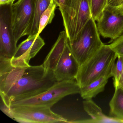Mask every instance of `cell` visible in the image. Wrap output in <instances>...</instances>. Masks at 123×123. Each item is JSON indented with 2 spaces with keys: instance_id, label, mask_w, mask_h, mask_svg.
Wrapping results in <instances>:
<instances>
[{
  "instance_id": "cell-1",
  "label": "cell",
  "mask_w": 123,
  "mask_h": 123,
  "mask_svg": "<svg viewBox=\"0 0 123 123\" xmlns=\"http://www.w3.org/2000/svg\"><path fill=\"white\" fill-rule=\"evenodd\" d=\"M10 59L0 57L1 100L9 108L12 101L39 94L58 82L54 71L42 64L15 67Z\"/></svg>"
},
{
  "instance_id": "cell-2",
  "label": "cell",
  "mask_w": 123,
  "mask_h": 123,
  "mask_svg": "<svg viewBox=\"0 0 123 123\" xmlns=\"http://www.w3.org/2000/svg\"><path fill=\"white\" fill-rule=\"evenodd\" d=\"M69 42L77 38L92 17L91 0H67L59 8Z\"/></svg>"
},
{
  "instance_id": "cell-3",
  "label": "cell",
  "mask_w": 123,
  "mask_h": 123,
  "mask_svg": "<svg viewBox=\"0 0 123 123\" xmlns=\"http://www.w3.org/2000/svg\"><path fill=\"white\" fill-rule=\"evenodd\" d=\"M117 58V56L109 45L104 44L80 66L75 80L80 88L89 85L100 77L115 62Z\"/></svg>"
},
{
  "instance_id": "cell-4",
  "label": "cell",
  "mask_w": 123,
  "mask_h": 123,
  "mask_svg": "<svg viewBox=\"0 0 123 123\" xmlns=\"http://www.w3.org/2000/svg\"><path fill=\"white\" fill-rule=\"evenodd\" d=\"M80 88L76 80L57 82L47 90L29 98L12 101L13 105H28L51 108L67 96L80 94Z\"/></svg>"
},
{
  "instance_id": "cell-5",
  "label": "cell",
  "mask_w": 123,
  "mask_h": 123,
  "mask_svg": "<svg viewBox=\"0 0 123 123\" xmlns=\"http://www.w3.org/2000/svg\"><path fill=\"white\" fill-rule=\"evenodd\" d=\"M69 44L80 66L102 47L104 44L100 38L95 20L92 17L83 28L77 38L72 41L69 42Z\"/></svg>"
},
{
  "instance_id": "cell-6",
  "label": "cell",
  "mask_w": 123,
  "mask_h": 123,
  "mask_svg": "<svg viewBox=\"0 0 123 123\" xmlns=\"http://www.w3.org/2000/svg\"><path fill=\"white\" fill-rule=\"evenodd\" d=\"M12 119L21 123H71L51 108L28 105L10 106Z\"/></svg>"
},
{
  "instance_id": "cell-7",
  "label": "cell",
  "mask_w": 123,
  "mask_h": 123,
  "mask_svg": "<svg viewBox=\"0 0 123 123\" xmlns=\"http://www.w3.org/2000/svg\"><path fill=\"white\" fill-rule=\"evenodd\" d=\"M36 0H18L12 5L13 29L17 42L29 36L33 20Z\"/></svg>"
},
{
  "instance_id": "cell-8",
  "label": "cell",
  "mask_w": 123,
  "mask_h": 123,
  "mask_svg": "<svg viewBox=\"0 0 123 123\" xmlns=\"http://www.w3.org/2000/svg\"><path fill=\"white\" fill-rule=\"evenodd\" d=\"M12 5H0V57L11 59L17 47L13 29Z\"/></svg>"
},
{
  "instance_id": "cell-9",
  "label": "cell",
  "mask_w": 123,
  "mask_h": 123,
  "mask_svg": "<svg viewBox=\"0 0 123 123\" xmlns=\"http://www.w3.org/2000/svg\"><path fill=\"white\" fill-rule=\"evenodd\" d=\"M97 22L99 34L114 41L123 34V9L106 5Z\"/></svg>"
},
{
  "instance_id": "cell-10",
  "label": "cell",
  "mask_w": 123,
  "mask_h": 123,
  "mask_svg": "<svg viewBox=\"0 0 123 123\" xmlns=\"http://www.w3.org/2000/svg\"><path fill=\"white\" fill-rule=\"evenodd\" d=\"M45 44L43 39L39 35L28 36L17 47L14 56L10 59L11 64L15 67L29 66L31 59L37 55Z\"/></svg>"
},
{
  "instance_id": "cell-11",
  "label": "cell",
  "mask_w": 123,
  "mask_h": 123,
  "mask_svg": "<svg viewBox=\"0 0 123 123\" xmlns=\"http://www.w3.org/2000/svg\"><path fill=\"white\" fill-rule=\"evenodd\" d=\"M80 67L71 51L68 40L54 71L56 80L59 82L75 80Z\"/></svg>"
},
{
  "instance_id": "cell-12",
  "label": "cell",
  "mask_w": 123,
  "mask_h": 123,
  "mask_svg": "<svg viewBox=\"0 0 123 123\" xmlns=\"http://www.w3.org/2000/svg\"><path fill=\"white\" fill-rule=\"evenodd\" d=\"M84 109L91 119L73 122V123H123V122L104 114L102 109L92 99L83 101Z\"/></svg>"
},
{
  "instance_id": "cell-13",
  "label": "cell",
  "mask_w": 123,
  "mask_h": 123,
  "mask_svg": "<svg viewBox=\"0 0 123 123\" xmlns=\"http://www.w3.org/2000/svg\"><path fill=\"white\" fill-rule=\"evenodd\" d=\"M114 63L97 80L86 86L80 87V94L83 99H92L104 91L109 79L112 77V67Z\"/></svg>"
},
{
  "instance_id": "cell-14",
  "label": "cell",
  "mask_w": 123,
  "mask_h": 123,
  "mask_svg": "<svg viewBox=\"0 0 123 123\" xmlns=\"http://www.w3.org/2000/svg\"><path fill=\"white\" fill-rule=\"evenodd\" d=\"M68 39L65 31L60 33L57 40L42 64L47 70L54 71Z\"/></svg>"
},
{
  "instance_id": "cell-15",
  "label": "cell",
  "mask_w": 123,
  "mask_h": 123,
  "mask_svg": "<svg viewBox=\"0 0 123 123\" xmlns=\"http://www.w3.org/2000/svg\"><path fill=\"white\" fill-rule=\"evenodd\" d=\"M114 87L115 92L109 103V116L123 122V89Z\"/></svg>"
},
{
  "instance_id": "cell-16",
  "label": "cell",
  "mask_w": 123,
  "mask_h": 123,
  "mask_svg": "<svg viewBox=\"0 0 123 123\" xmlns=\"http://www.w3.org/2000/svg\"><path fill=\"white\" fill-rule=\"evenodd\" d=\"M50 2L49 0H36L33 20L29 36L38 35L41 16L48 8Z\"/></svg>"
},
{
  "instance_id": "cell-17",
  "label": "cell",
  "mask_w": 123,
  "mask_h": 123,
  "mask_svg": "<svg viewBox=\"0 0 123 123\" xmlns=\"http://www.w3.org/2000/svg\"><path fill=\"white\" fill-rule=\"evenodd\" d=\"M57 7L54 0H51L49 5L43 13L40 18L38 36L41 33L47 25L52 22L55 16V11Z\"/></svg>"
},
{
  "instance_id": "cell-18",
  "label": "cell",
  "mask_w": 123,
  "mask_h": 123,
  "mask_svg": "<svg viewBox=\"0 0 123 123\" xmlns=\"http://www.w3.org/2000/svg\"><path fill=\"white\" fill-rule=\"evenodd\" d=\"M108 0H91L92 17L95 21L100 18L107 4Z\"/></svg>"
},
{
  "instance_id": "cell-19",
  "label": "cell",
  "mask_w": 123,
  "mask_h": 123,
  "mask_svg": "<svg viewBox=\"0 0 123 123\" xmlns=\"http://www.w3.org/2000/svg\"><path fill=\"white\" fill-rule=\"evenodd\" d=\"M123 73V57H117L116 62H115L112 67V77H113V84L118 82Z\"/></svg>"
},
{
  "instance_id": "cell-20",
  "label": "cell",
  "mask_w": 123,
  "mask_h": 123,
  "mask_svg": "<svg viewBox=\"0 0 123 123\" xmlns=\"http://www.w3.org/2000/svg\"><path fill=\"white\" fill-rule=\"evenodd\" d=\"M109 45L117 57H123V34Z\"/></svg>"
},
{
  "instance_id": "cell-21",
  "label": "cell",
  "mask_w": 123,
  "mask_h": 123,
  "mask_svg": "<svg viewBox=\"0 0 123 123\" xmlns=\"http://www.w3.org/2000/svg\"><path fill=\"white\" fill-rule=\"evenodd\" d=\"M121 0H108L107 5L113 6L118 7Z\"/></svg>"
},
{
  "instance_id": "cell-22",
  "label": "cell",
  "mask_w": 123,
  "mask_h": 123,
  "mask_svg": "<svg viewBox=\"0 0 123 123\" xmlns=\"http://www.w3.org/2000/svg\"><path fill=\"white\" fill-rule=\"evenodd\" d=\"M15 0H0V5H13Z\"/></svg>"
},
{
  "instance_id": "cell-23",
  "label": "cell",
  "mask_w": 123,
  "mask_h": 123,
  "mask_svg": "<svg viewBox=\"0 0 123 123\" xmlns=\"http://www.w3.org/2000/svg\"><path fill=\"white\" fill-rule=\"evenodd\" d=\"M114 84V86H118L123 89V73L118 82Z\"/></svg>"
},
{
  "instance_id": "cell-24",
  "label": "cell",
  "mask_w": 123,
  "mask_h": 123,
  "mask_svg": "<svg viewBox=\"0 0 123 123\" xmlns=\"http://www.w3.org/2000/svg\"><path fill=\"white\" fill-rule=\"evenodd\" d=\"M66 0H54V1L56 5L57 6L60 8L64 4Z\"/></svg>"
},
{
  "instance_id": "cell-25",
  "label": "cell",
  "mask_w": 123,
  "mask_h": 123,
  "mask_svg": "<svg viewBox=\"0 0 123 123\" xmlns=\"http://www.w3.org/2000/svg\"><path fill=\"white\" fill-rule=\"evenodd\" d=\"M118 7L123 9V0H121Z\"/></svg>"
},
{
  "instance_id": "cell-26",
  "label": "cell",
  "mask_w": 123,
  "mask_h": 123,
  "mask_svg": "<svg viewBox=\"0 0 123 123\" xmlns=\"http://www.w3.org/2000/svg\"><path fill=\"white\" fill-rule=\"evenodd\" d=\"M49 0V1H51V0Z\"/></svg>"
}]
</instances>
